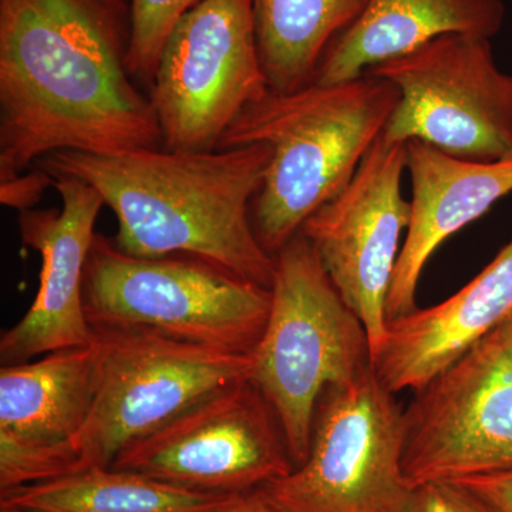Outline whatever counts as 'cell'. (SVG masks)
Masks as SVG:
<instances>
[{
  "mask_svg": "<svg viewBox=\"0 0 512 512\" xmlns=\"http://www.w3.org/2000/svg\"><path fill=\"white\" fill-rule=\"evenodd\" d=\"M252 353L249 380L274 409L293 467L301 466L311 447L320 396L373 366L365 325L302 234L275 255L271 311Z\"/></svg>",
  "mask_w": 512,
  "mask_h": 512,
  "instance_id": "277c9868",
  "label": "cell"
},
{
  "mask_svg": "<svg viewBox=\"0 0 512 512\" xmlns=\"http://www.w3.org/2000/svg\"><path fill=\"white\" fill-rule=\"evenodd\" d=\"M202 0H130L131 42L128 69L150 89L168 36L185 13Z\"/></svg>",
  "mask_w": 512,
  "mask_h": 512,
  "instance_id": "ffe728a7",
  "label": "cell"
},
{
  "mask_svg": "<svg viewBox=\"0 0 512 512\" xmlns=\"http://www.w3.org/2000/svg\"><path fill=\"white\" fill-rule=\"evenodd\" d=\"M404 512H497L483 498L456 481L419 485Z\"/></svg>",
  "mask_w": 512,
  "mask_h": 512,
  "instance_id": "44dd1931",
  "label": "cell"
},
{
  "mask_svg": "<svg viewBox=\"0 0 512 512\" xmlns=\"http://www.w3.org/2000/svg\"><path fill=\"white\" fill-rule=\"evenodd\" d=\"M512 470V315L414 390L404 409L410 490Z\"/></svg>",
  "mask_w": 512,
  "mask_h": 512,
  "instance_id": "30bf717a",
  "label": "cell"
},
{
  "mask_svg": "<svg viewBox=\"0 0 512 512\" xmlns=\"http://www.w3.org/2000/svg\"><path fill=\"white\" fill-rule=\"evenodd\" d=\"M367 73L400 93L387 140H419L480 163L512 161V76L495 63L491 39L436 37Z\"/></svg>",
  "mask_w": 512,
  "mask_h": 512,
  "instance_id": "ba28073f",
  "label": "cell"
},
{
  "mask_svg": "<svg viewBox=\"0 0 512 512\" xmlns=\"http://www.w3.org/2000/svg\"><path fill=\"white\" fill-rule=\"evenodd\" d=\"M269 92L252 0H202L168 36L148 99L163 147L204 151Z\"/></svg>",
  "mask_w": 512,
  "mask_h": 512,
  "instance_id": "9c48e42d",
  "label": "cell"
},
{
  "mask_svg": "<svg viewBox=\"0 0 512 512\" xmlns=\"http://www.w3.org/2000/svg\"><path fill=\"white\" fill-rule=\"evenodd\" d=\"M406 143L380 136L349 184L302 225L326 274L346 305L365 325L372 362L387 330L386 302L409 227L404 200Z\"/></svg>",
  "mask_w": 512,
  "mask_h": 512,
  "instance_id": "7c38bea8",
  "label": "cell"
},
{
  "mask_svg": "<svg viewBox=\"0 0 512 512\" xmlns=\"http://www.w3.org/2000/svg\"><path fill=\"white\" fill-rule=\"evenodd\" d=\"M111 468L195 493L234 495L295 467L274 409L251 380H242L126 448Z\"/></svg>",
  "mask_w": 512,
  "mask_h": 512,
  "instance_id": "8fae6325",
  "label": "cell"
},
{
  "mask_svg": "<svg viewBox=\"0 0 512 512\" xmlns=\"http://www.w3.org/2000/svg\"><path fill=\"white\" fill-rule=\"evenodd\" d=\"M0 512H10V511L5 510V508H0Z\"/></svg>",
  "mask_w": 512,
  "mask_h": 512,
  "instance_id": "d4e9b609",
  "label": "cell"
},
{
  "mask_svg": "<svg viewBox=\"0 0 512 512\" xmlns=\"http://www.w3.org/2000/svg\"><path fill=\"white\" fill-rule=\"evenodd\" d=\"M214 512H284L278 510L275 505L266 500L265 495L259 490L249 493L235 494Z\"/></svg>",
  "mask_w": 512,
  "mask_h": 512,
  "instance_id": "cb8c5ba5",
  "label": "cell"
},
{
  "mask_svg": "<svg viewBox=\"0 0 512 512\" xmlns=\"http://www.w3.org/2000/svg\"><path fill=\"white\" fill-rule=\"evenodd\" d=\"M504 20L503 0H370L362 16L330 46L313 82L356 79L444 35L493 39Z\"/></svg>",
  "mask_w": 512,
  "mask_h": 512,
  "instance_id": "e0dca14e",
  "label": "cell"
},
{
  "mask_svg": "<svg viewBox=\"0 0 512 512\" xmlns=\"http://www.w3.org/2000/svg\"><path fill=\"white\" fill-rule=\"evenodd\" d=\"M410 221L386 302L387 322L417 309V288L436 249L512 192V161L463 160L419 140L406 143Z\"/></svg>",
  "mask_w": 512,
  "mask_h": 512,
  "instance_id": "9a60e30c",
  "label": "cell"
},
{
  "mask_svg": "<svg viewBox=\"0 0 512 512\" xmlns=\"http://www.w3.org/2000/svg\"><path fill=\"white\" fill-rule=\"evenodd\" d=\"M399 99L393 83L365 73L269 92L229 127L218 148L265 144L272 150L252 202L256 237L269 254H278L313 212L349 184Z\"/></svg>",
  "mask_w": 512,
  "mask_h": 512,
  "instance_id": "3957f363",
  "label": "cell"
},
{
  "mask_svg": "<svg viewBox=\"0 0 512 512\" xmlns=\"http://www.w3.org/2000/svg\"><path fill=\"white\" fill-rule=\"evenodd\" d=\"M130 42V0H0V181L62 151L163 147Z\"/></svg>",
  "mask_w": 512,
  "mask_h": 512,
  "instance_id": "6da1fadb",
  "label": "cell"
},
{
  "mask_svg": "<svg viewBox=\"0 0 512 512\" xmlns=\"http://www.w3.org/2000/svg\"><path fill=\"white\" fill-rule=\"evenodd\" d=\"M497 512H512V470L458 480Z\"/></svg>",
  "mask_w": 512,
  "mask_h": 512,
  "instance_id": "603a6c76",
  "label": "cell"
},
{
  "mask_svg": "<svg viewBox=\"0 0 512 512\" xmlns=\"http://www.w3.org/2000/svg\"><path fill=\"white\" fill-rule=\"evenodd\" d=\"M370 0H252L256 46L271 92L315 80L330 46Z\"/></svg>",
  "mask_w": 512,
  "mask_h": 512,
  "instance_id": "ac0fdd59",
  "label": "cell"
},
{
  "mask_svg": "<svg viewBox=\"0 0 512 512\" xmlns=\"http://www.w3.org/2000/svg\"><path fill=\"white\" fill-rule=\"evenodd\" d=\"M53 180L62 208L19 212L20 237L42 256V271L35 301L0 338L2 366L93 342L84 311V272L104 201L76 178L57 175Z\"/></svg>",
  "mask_w": 512,
  "mask_h": 512,
  "instance_id": "5bb4252c",
  "label": "cell"
},
{
  "mask_svg": "<svg viewBox=\"0 0 512 512\" xmlns=\"http://www.w3.org/2000/svg\"><path fill=\"white\" fill-rule=\"evenodd\" d=\"M94 342L0 369V495L79 471L74 441L92 413Z\"/></svg>",
  "mask_w": 512,
  "mask_h": 512,
  "instance_id": "4fadbf2b",
  "label": "cell"
},
{
  "mask_svg": "<svg viewBox=\"0 0 512 512\" xmlns=\"http://www.w3.org/2000/svg\"><path fill=\"white\" fill-rule=\"evenodd\" d=\"M93 329L138 328L198 345L254 352L271 288L190 256H136L96 234L84 272Z\"/></svg>",
  "mask_w": 512,
  "mask_h": 512,
  "instance_id": "5b68a950",
  "label": "cell"
},
{
  "mask_svg": "<svg viewBox=\"0 0 512 512\" xmlns=\"http://www.w3.org/2000/svg\"><path fill=\"white\" fill-rule=\"evenodd\" d=\"M512 315V239L450 298L387 322L373 367L393 393L417 390Z\"/></svg>",
  "mask_w": 512,
  "mask_h": 512,
  "instance_id": "2e32d148",
  "label": "cell"
},
{
  "mask_svg": "<svg viewBox=\"0 0 512 512\" xmlns=\"http://www.w3.org/2000/svg\"><path fill=\"white\" fill-rule=\"evenodd\" d=\"M231 497L195 493L133 471L93 467L2 494L0 508L10 512H214Z\"/></svg>",
  "mask_w": 512,
  "mask_h": 512,
  "instance_id": "d6986e66",
  "label": "cell"
},
{
  "mask_svg": "<svg viewBox=\"0 0 512 512\" xmlns=\"http://www.w3.org/2000/svg\"><path fill=\"white\" fill-rule=\"evenodd\" d=\"M370 367L320 396L301 466L258 488L284 512H404V409Z\"/></svg>",
  "mask_w": 512,
  "mask_h": 512,
  "instance_id": "52a82bcc",
  "label": "cell"
},
{
  "mask_svg": "<svg viewBox=\"0 0 512 512\" xmlns=\"http://www.w3.org/2000/svg\"><path fill=\"white\" fill-rule=\"evenodd\" d=\"M272 150L137 148L114 154L62 151L35 165L99 192L117 220V247L130 255L190 256L271 288L275 256L252 224Z\"/></svg>",
  "mask_w": 512,
  "mask_h": 512,
  "instance_id": "7a4b0ae2",
  "label": "cell"
},
{
  "mask_svg": "<svg viewBox=\"0 0 512 512\" xmlns=\"http://www.w3.org/2000/svg\"><path fill=\"white\" fill-rule=\"evenodd\" d=\"M55 185L52 175L39 167L0 181V202L19 212L33 210L45 192Z\"/></svg>",
  "mask_w": 512,
  "mask_h": 512,
  "instance_id": "7402d4cb",
  "label": "cell"
},
{
  "mask_svg": "<svg viewBox=\"0 0 512 512\" xmlns=\"http://www.w3.org/2000/svg\"><path fill=\"white\" fill-rule=\"evenodd\" d=\"M96 396L74 441L79 471L109 468L126 448L232 384L254 353L229 352L138 328L93 329Z\"/></svg>",
  "mask_w": 512,
  "mask_h": 512,
  "instance_id": "8992f818",
  "label": "cell"
}]
</instances>
